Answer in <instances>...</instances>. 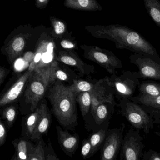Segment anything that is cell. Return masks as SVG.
Returning <instances> with one entry per match:
<instances>
[{
    "mask_svg": "<svg viewBox=\"0 0 160 160\" xmlns=\"http://www.w3.org/2000/svg\"><path fill=\"white\" fill-rule=\"evenodd\" d=\"M86 28L95 38L112 41L118 49H128L134 53L160 58L149 42L134 30L126 26L116 24L91 26Z\"/></svg>",
    "mask_w": 160,
    "mask_h": 160,
    "instance_id": "1",
    "label": "cell"
},
{
    "mask_svg": "<svg viewBox=\"0 0 160 160\" xmlns=\"http://www.w3.org/2000/svg\"><path fill=\"white\" fill-rule=\"evenodd\" d=\"M48 92L51 112L64 129L75 131L78 125L77 94L70 86H66L59 80L53 82Z\"/></svg>",
    "mask_w": 160,
    "mask_h": 160,
    "instance_id": "2",
    "label": "cell"
},
{
    "mask_svg": "<svg viewBox=\"0 0 160 160\" xmlns=\"http://www.w3.org/2000/svg\"><path fill=\"white\" fill-rule=\"evenodd\" d=\"M57 63L55 61L50 65L32 72L24 92L25 102L29 106L30 113L37 108L48 87L55 82L53 72Z\"/></svg>",
    "mask_w": 160,
    "mask_h": 160,
    "instance_id": "3",
    "label": "cell"
},
{
    "mask_svg": "<svg viewBox=\"0 0 160 160\" xmlns=\"http://www.w3.org/2000/svg\"><path fill=\"white\" fill-rule=\"evenodd\" d=\"M118 106L119 107L122 116L136 130H143L148 134L153 129L154 120L138 104L129 99H124L119 101Z\"/></svg>",
    "mask_w": 160,
    "mask_h": 160,
    "instance_id": "4",
    "label": "cell"
},
{
    "mask_svg": "<svg viewBox=\"0 0 160 160\" xmlns=\"http://www.w3.org/2000/svg\"><path fill=\"white\" fill-rule=\"evenodd\" d=\"M116 73L104 80L119 101L124 99L130 100L133 97L136 89L140 84L136 72L123 71L118 76Z\"/></svg>",
    "mask_w": 160,
    "mask_h": 160,
    "instance_id": "5",
    "label": "cell"
},
{
    "mask_svg": "<svg viewBox=\"0 0 160 160\" xmlns=\"http://www.w3.org/2000/svg\"><path fill=\"white\" fill-rule=\"evenodd\" d=\"M81 48L84 50L85 58L101 65L110 74H115L116 69L123 68L121 61L111 51L85 45L81 46Z\"/></svg>",
    "mask_w": 160,
    "mask_h": 160,
    "instance_id": "6",
    "label": "cell"
},
{
    "mask_svg": "<svg viewBox=\"0 0 160 160\" xmlns=\"http://www.w3.org/2000/svg\"><path fill=\"white\" fill-rule=\"evenodd\" d=\"M130 62L138 67L136 72L138 79H151L160 81V58L134 53L129 57Z\"/></svg>",
    "mask_w": 160,
    "mask_h": 160,
    "instance_id": "7",
    "label": "cell"
},
{
    "mask_svg": "<svg viewBox=\"0 0 160 160\" xmlns=\"http://www.w3.org/2000/svg\"><path fill=\"white\" fill-rule=\"evenodd\" d=\"M140 131L130 129L123 137L120 151L121 160H140L145 146Z\"/></svg>",
    "mask_w": 160,
    "mask_h": 160,
    "instance_id": "8",
    "label": "cell"
},
{
    "mask_svg": "<svg viewBox=\"0 0 160 160\" xmlns=\"http://www.w3.org/2000/svg\"><path fill=\"white\" fill-rule=\"evenodd\" d=\"M125 127V124L122 123L119 127L108 129L101 149L100 160H116L120 151Z\"/></svg>",
    "mask_w": 160,
    "mask_h": 160,
    "instance_id": "9",
    "label": "cell"
},
{
    "mask_svg": "<svg viewBox=\"0 0 160 160\" xmlns=\"http://www.w3.org/2000/svg\"><path fill=\"white\" fill-rule=\"evenodd\" d=\"M115 106H118V104L115 101H108L100 103L95 108L94 112L91 115L87 117L84 120L90 118L89 119L85 121L86 127L90 124L91 122L93 132H97L101 128L106 125H109L110 120L112 115L115 111Z\"/></svg>",
    "mask_w": 160,
    "mask_h": 160,
    "instance_id": "10",
    "label": "cell"
},
{
    "mask_svg": "<svg viewBox=\"0 0 160 160\" xmlns=\"http://www.w3.org/2000/svg\"><path fill=\"white\" fill-rule=\"evenodd\" d=\"M55 44L49 39L42 40L39 43L28 71L32 72L38 68L50 65L54 62Z\"/></svg>",
    "mask_w": 160,
    "mask_h": 160,
    "instance_id": "11",
    "label": "cell"
},
{
    "mask_svg": "<svg viewBox=\"0 0 160 160\" xmlns=\"http://www.w3.org/2000/svg\"><path fill=\"white\" fill-rule=\"evenodd\" d=\"M58 141L63 152L69 157H72L76 152L79 145V135L77 133L71 134L62 126L56 127Z\"/></svg>",
    "mask_w": 160,
    "mask_h": 160,
    "instance_id": "12",
    "label": "cell"
},
{
    "mask_svg": "<svg viewBox=\"0 0 160 160\" xmlns=\"http://www.w3.org/2000/svg\"><path fill=\"white\" fill-rule=\"evenodd\" d=\"M32 72L28 71L19 77L14 84L3 94L0 99V106L3 107L15 102L28 85Z\"/></svg>",
    "mask_w": 160,
    "mask_h": 160,
    "instance_id": "13",
    "label": "cell"
},
{
    "mask_svg": "<svg viewBox=\"0 0 160 160\" xmlns=\"http://www.w3.org/2000/svg\"><path fill=\"white\" fill-rule=\"evenodd\" d=\"M44 100L40 103L33 112L24 117L22 120L21 138L30 141L31 138L40 122L42 114Z\"/></svg>",
    "mask_w": 160,
    "mask_h": 160,
    "instance_id": "14",
    "label": "cell"
},
{
    "mask_svg": "<svg viewBox=\"0 0 160 160\" xmlns=\"http://www.w3.org/2000/svg\"><path fill=\"white\" fill-rule=\"evenodd\" d=\"M139 104L157 124L160 123V95L151 97L139 94L130 99Z\"/></svg>",
    "mask_w": 160,
    "mask_h": 160,
    "instance_id": "15",
    "label": "cell"
},
{
    "mask_svg": "<svg viewBox=\"0 0 160 160\" xmlns=\"http://www.w3.org/2000/svg\"><path fill=\"white\" fill-rule=\"evenodd\" d=\"M56 61L64 64L76 67L83 74H89L94 72V67L88 65L77 55L72 51H61L56 56Z\"/></svg>",
    "mask_w": 160,
    "mask_h": 160,
    "instance_id": "16",
    "label": "cell"
},
{
    "mask_svg": "<svg viewBox=\"0 0 160 160\" xmlns=\"http://www.w3.org/2000/svg\"><path fill=\"white\" fill-rule=\"evenodd\" d=\"M51 113V111L48 106L47 102L44 100L42 114L40 122L31 138V141L36 143L42 138L43 136L47 135L52 122Z\"/></svg>",
    "mask_w": 160,
    "mask_h": 160,
    "instance_id": "17",
    "label": "cell"
},
{
    "mask_svg": "<svg viewBox=\"0 0 160 160\" xmlns=\"http://www.w3.org/2000/svg\"><path fill=\"white\" fill-rule=\"evenodd\" d=\"M26 43V39L22 35L15 36L9 43L6 51L8 59L11 63L14 62L23 54Z\"/></svg>",
    "mask_w": 160,
    "mask_h": 160,
    "instance_id": "18",
    "label": "cell"
},
{
    "mask_svg": "<svg viewBox=\"0 0 160 160\" xmlns=\"http://www.w3.org/2000/svg\"><path fill=\"white\" fill-rule=\"evenodd\" d=\"M65 7L73 10L84 11H97L102 10V7L95 0H66Z\"/></svg>",
    "mask_w": 160,
    "mask_h": 160,
    "instance_id": "19",
    "label": "cell"
},
{
    "mask_svg": "<svg viewBox=\"0 0 160 160\" xmlns=\"http://www.w3.org/2000/svg\"><path fill=\"white\" fill-rule=\"evenodd\" d=\"M46 145L42 138L34 144L28 141V160H46Z\"/></svg>",
    "mask_w": 160,
    "mask_h": 160,
    "instance_id": "20",
    "label": "cell"
},
{
    "mask_svg": "<svg viewBox=\"0 0 160 160\" xmlns=\"http://www.w3.org/2000/svg\"><path fill=\"white\" fill-rule=\"evenodd\" d=\"M109 125H106L89 137L92 147V156L101 149L105 140Z\"/></svg>",
    "mask_w": 160,
    "mask_h": 160,
    "instance_id": "21",
    "label": "cell"
},
{
    "mask_svg": "<svg viewBox=\"0 0 160 160\" xmlns=\"http://www.w3.org/2000/svg\"><path fill=\"white\" fill-rule=\"evenodd\" d=\"M139 94L149 97H154L160 95V83L153 81H143L138 87Z\"/></svg>",
    "mask_w": 160,
    "mask_h": 160,
    "instance_id": "22",
    "label": "cell"
},
{
    "mask_svg": "<svg viewBox=\"0 0 160 160\" xmlns=\"http://www.w3.org/2000/svg\"><path fill=\"white\" fill-rule=\"evenodd\" d=\"M77 102L78 104L81 115L85 119L90 113L92 107V96L89 92H81L76 96Z\"/></svg>",
    "mask_w": 160,
    "mask_h": 160,
    "instance_id": "23",
    "label": "cell"
},
{
    "mask_svg": "<svg viewBox=\"0 0 160 160\" xmlns=\"http://www.w3.org/2000/svg\"><path fill=\"white\" fill-rule=\"evenodd\" d=\"M144 3L152 19L160 28V2L158 0H144Z\"/></svg>",
    "mask_w": 160,
    "mask_h": 160,
    "instance_id": "24",
    "label": "cell"
},
{
    "mask_svg": "<svg viewBox=\"0 0 160 160\" xmlns=\"http://www.w3.org/2000/svg\"><path fill=\"white\" fill-rule=\"evenodd\" d=\"M100 81L93 84L85 80H74L73 83L70 86L75 93L77 95L81 92H89L90 93L95 92L99 86Z\"/></svg>",
    "mask_w": 160,
    "mask_h": 160,
    "instance_id": "25",
    "label": "cell"
},
{
    "mask_svg": "<svg viewBox=\"0 0 160 160\" xmlns=\"http://www.w3.org/2000/svg\"><path fill=\"white\" fill-rule=\"evenodd\" d=\"M17 115V108L12 105L6 107L1 111V119L5 122L8 130H10L14 124Z\"/></svg>",
    "mask_w": 160,
    "mask_h": 160,
    "instance_id": "26",
    "label": "cell"
},
{
    "mask_svg": "<svg viewBox=\"0 0 160 160\" xmlns=\"http://www.w3.org/2000/svg\"><path fill=\"white\" fill-rule=\"evenodd\" d=\"M28 141L23 138H15L12 145L15 149L18 160H28Z\"/></svg>",
    "mask_w": 160,
    "mask_h": 160,
    "instance_id": "27",
    "label": "cell"
},
{
    "mask_svg": "<svg viewBox=\"0 0 160 160\" xmlns=\"http://www.w3.org/2000/svg\"><path fill=\"white\" fill-rule=\"evenodd\" d=\"M50 21L53 27V30L57 36L63 35L66 31V27L64 23L53 17H50Z\"/></svg>",
    "mask_w": 160,
    "mask_h": 160,
    "instance_id": "28",
    "label": "cell"
},
{
    "mask_svg": "<svg viewBox=\"0 0 160 160\" xmlns=\"http://www.w3.org/2000/svg\"><path fill=\"white\" fill-rule=\"evenodd\" d=\"M81 154L84 159H87L92 156V147L89 138H85L82 142Z\"/></svg>",
    "mask_w": 160,
    "mask_h": 160,
    "instance_id": "29",
    "label": "cell"
},
{
    "mask_svg": "<svg viewBox=\"0 0 160 160\" xmlns=\"http://www.w3.org/2000/svg\"><path fill=\"white\" fill-rule=\"evenodd\" d=\"M45 151L46 160H60L55 152L49 138L46 145Z\"/></svg>",
    "mask_w": 160,
    "mask_h": 160,
    "instance_id": "30",
    "label": "cell"
},
{
    "mask_svg": "<svg viewBox=\"0 0 160 160\" xmlns=\"http://www.w3.org/2000/svg\"><path fill=\"white\" fill-rule=\"evenodd\" d=\"M53 77L54 79L59 81H68L69 80V77L68 74L62 70L59 69L58 67V63H57L55 68H54V72H53Z\"/></svg>",
    "mask_w": 160,
    "mask_h": 160,
    "instance_id": "31",
    "label": "cell"
},
{
    "mask_svg": "<svg viewBox=\"0 0 160 160\" xmlns=\"http://www.w3.org/2000/svg\"><path fill=\"white\" fill-rule=\"evenodd\" d=\"M142 160H160V152L152 149L146 151L143 153Z\"/></svg>",
    "mask_w": 160,
    "mask_h": 160,
    "instance_id": "32",
    "label": "cell"
},
{
    "mask_svg": "<svg viewBox=\"0 0 160 160\" xmlns=\"http://www.w3.org/2000/svg\"><path fill=\"white\" fill-rule=\"evenodd\" d=\"M8 130L4 122L2 119H1L0 120V147H2L5 144Z\"/></svg>",
    "mask_w": 160,
    "mask_h": 160,
    "instance_id": "33",
    "label": "cell"
},
{
    "mask_svg": "<svg viewBox=\"0 0 160 160\" xmlns=\"http://www.w3.org/2000/svg\"><path fill=\"white\" fill-rule=\"evenodd\" d=\"M60 45L65 49H73L76 47L75 44L68 40H62L61 42Z\"/></svg>",
    "mask_w": 160,
    "mask_h": 160,
    "instance_id": "34",
    "label": "cell"
},
{
    "mask_svg": "<svg viewBox=\"0 0 160 160\" xmlns=\"http://www.w3.org/2000/svg\"><path fill=\"white\" fill-rule=\"evenodd\" d=\"M8 70L4 67H1L0 68V85L4 82L7 74H8Z\"/></svg>",
    "mask_w": 160,
    "mask_h": 160,
    "instance_id": "35",
    "label": "cell"
},
{
    "mask_svg": "<svg viewBox=\"0 0 160 160\" xmlns=\"http://www.w3.org/2000/svg\"><path fill=\"white\" fill-rule=\"evenodd\" d=\"M49 0H37L35 1V5L40 9H44L49 3Z\"/></svg>",
    "mask_w": 160,
    "mask_h": 160,
    "instance_id": "36",
    "label": "cell"
},
{
    "mask_svg": "<svg viewBox=\"0 0 160 160\" xmlns=\"http://www.w3.org/2000/svg\"><path fill=\"white\" fill-rule=\"evenodd\" d=\"M11 160H18L17 156L16 153L15 152L14 154L13 155L12 157Z\"/></svg>",
    "mask_w": 160,
    "mask_h": 160,
    "instance_id": "37",
    "label": "cell"
},
{
    "mask_svg": "<svg viewBox=\"0 0 160 160\" xmlns=\"http://www.w3.org/2000/svg\"><path fill=\"white\" fill-rule=\"evenodd\" d=\"M155 134L159 136H160V130L159 131V132H155Z\"/></svg>",
    "mask_w": 160,
    "mask_h": 160,
    "instance_id": "38",
    "label": "cell"
}]
</instances>
